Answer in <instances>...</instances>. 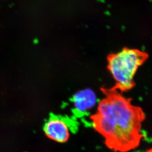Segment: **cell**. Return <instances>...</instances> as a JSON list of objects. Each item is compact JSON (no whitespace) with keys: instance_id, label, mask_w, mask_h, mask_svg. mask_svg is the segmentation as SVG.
Returning <instances> with one entry per match:
<instances>
[{"instance_id":"6da1fadb","label":"cell","mask_w":152,"mask_h":152,"mask_svg":"<svg viewBox=\"0 0 152 152\" xmlns=\"http://www.w3.org/2000/svg\"><path fill=\"white\" fill-rule=\"evenodd\" d=\"M105 97L91 117L92 125L114 152H129L144 138L142 124L146 116L140 107L132 103L115 87L103 89Z\"/></svg>"},{"instance_id":"7a4b0ae2","label":"cell","mask_w":152,"mask_h":152,"mask_svg":"<svg viewBox=\"0 0 152 152\" xmlns=\"http://www.w3.org/2000/svg\"><path fill=\"white\" fill-rule=\"evenodd\" d=\"M148 57L146 52L127 48L109 56L108 69L115 81V88L121 93L134 88L135 75Z\"/></svg>"},{"instance_id":"3957f363","label":"cell","mask_w":152,"mask_h":152,"mask_svg":"<svg viewBox=\"0 0 152 152\" xmlns=\"http://www.w3.org/2000/svg\"><path fill=\"white\" fill-rule=\"evenodd\" d=\"M44 132L47 137L54 142L63 143L70 137L71 126L64 118L59 117H52L44 126Z\"/></svg>"},{"instance_id":"277c9868","label":"cell","mask_w":152,"mask_h":152,"mask_svg":"<svg viewBox=\"0 0 152 152\" xmlns=\"http://www.w3.org/2000/svg\"><path fill=\"white\" fill-rule=\"evenodd\" d=\"M98 103L95 92L90 88H85L76 92L72 99L75 111L80 115L87 114L93 110Z\"/></svg>"},{"instance_id":"5b68a950","label":"cell","mask_w":152,"mask_h":152,"mask_svg":"<svg viewBox=\"0 0 152 152\" xmlns=\"http://www.w3.org/2000/svg\"><path fill=\"white\" fill-rule=\"evenodd\" d=\"M144 152H152V148L148 149L146 150Z\"/></svg>"}]
</instances>
